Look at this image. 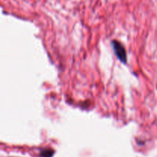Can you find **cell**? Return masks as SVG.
Segmentation results:
<instances>
[{
  "instance_id": "1",
  "label": "cell",
  "mask_w": 157,
  "mask_h": 157,
  "mask_svg": "<svg viewBox=\"0 0 157 157\" xmlns=\"http://www.w3.org/2000/svg\"><path fill=\"white\" fill-rule=\"evenodd\" d=\"M111 45L113 48V52L117 58L119 59V61L123 64H127V55L124 46L119 41H117V40H113L111 41Z\"/></svg>"
},
{
  "instance_id": "2",
  "label": "cell",
  "mask_w": 157,
  "mask_h": 157,
  "mask_svg": "<svg viewBox=\"0 0 157 157\" xmlns=\"http://www.w3.org/2000/svg\"><path fill=\"white\" fill-rule=\"evenodd\" d=\"M55 154V150L52 149H44L40 152V157H52Z\"/></svg>"
}]
</instances>
